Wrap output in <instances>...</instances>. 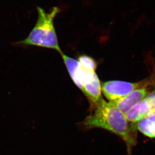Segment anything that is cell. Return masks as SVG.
Returning a JSON list of instances; mask_svg holds the SVG:
<instances>
[{"label":"cell","mask_w":155,"mask_h":155,"mask_svg":"<svg viewBox=\"0 0 155 155\" xmlns=\"http://www.w3.org/2000/svg\"><path fill=\"white\" fill-rule=\"evenodd\" d=\"M84 119L82 124L87 129L100 128L117 135L125 142L129 153L137 143L136 124L127 121L125 114L103 98Z\"/></svg>","instance_id":"obj_1"},{"label":"cell","mask_w":155,"mask_h":155,"mask_svg":"<svg viewBox=\"0 0 155 155\" xmlns=\"http://www.w3.org/2000/svg\"><path fill=\"white\" fill-rule=\"evenodd\" d=\"M37 11L38 18L34 27L26 38L18 41L16 44L49 49L61 54L63 52L59 44L54 24V19L60 9L54 7L49 12H46L40 7H37Z\"/></svg>","instance_id":"obj_2"},{"label":"cell","mask_w":155,"mask_h":155,"mask_svg":"<svg viewBox=\"0 0 155 155\" xmlns=\"http://www.w3.org/2000/svg\"><path fill=\"white\" fill-rule=\"evenodd\" d=\"M155 84L153 77L136 82L120 81H108L101 84V91L109 101L123 98L139 88Z\"/></svg>","instance_id":"obj_3"},{"label":"cell","mask_w":155,"mask_h":155,"mask_svg":"<svg viewBox=\"0 0 155 155\" xmlns=\"http://www.w3.org/2000/svg\"><path fill=\"white\" fill-rule=\"evenodd\" d=\"M84 71L82 91L91 104V109L102 98L101 84L95 71Z\"/></svg>","instance_id":"obj_4"},{"label":"cell","mask_w":155,"mask_h":155,"mask_svg":"<svg viewBox=\"0 0 155 155\" xmlns=\"http://www.w3.org/2000/svg\"><path fill=\"white\" fill-rule=\"evenodd\" d=\"M155 85L154 84L143 86L134 91L123 98L116 101L109 102L125 114L135 105L142 101L151 91V87H153Z\"/></svg>","instance_id":"obj_5"},{"label":"cell","mask_w":155,"mask_h":155,"mask_svg":"<svg viewBox=\"0 0 155 155\" xmlns=\"http://www.w3.org/2000/svg\"><path fill=\"white\" fill-rule=\"evenodd\" d=\"M61 56L66 69L70 78L75 84L82 91V84L84 81V71L81 68L78 60L66 55L63 52Z\"/></svg>","instance_id":"obj_6"},{"label":"cell","mask_w":155,"mask_h":155,"mask_svg":"<svg viewBox=\"0 0 155 155\" xmlns=\"http://www.w3.org/2000/svg\"><path fill=\"white\" fill-rule=\"evenodd\" d=\"M150 113H151V108L148 102L144 98L124 114L127 121L133 124H136Z\"/></svg>","instance_id":"obj_7"},{"label":"cell","mask_w":155,"mask_h":155,"mask_svg":"<svg viewBox=\"0 0 155 155\" xmlns=\"http://www.w3.org/2000/svg\"><path fill=\"white\" fill-rule=\"evenodd\" d=\"M140 133L149 138H155V112H153L136 123Z\"/></svg>","instance_id":"obj_8"},{"label":"cell","mask_w":155,"mask_h":155,"mask_svg":"<svg viewBox=\"0 0 155 155\" xmlns=\"http://www.w3.org/2000/svg\"><path fill=\"white\" fill-rule=\"evenodd\" d=\"M81 68L84 71H95L97 64L95 60L89 56L81 55L78 59Z\"/></svg>","instance_id":"obj_9"},{"label":"cell","mask_w":155,"mask_h":155,"mask_svg":"<svg viewBox=\"0 0 155 155\" xmlns=\"http://www.w3.org/2000/svg\"><path fill=\"white\" fill-rule=\"evenodd\" d=\"M145 98L151 108V113L155 112V85Z\"/></svg>","instance_id":"obj_10"}]
</instances>
